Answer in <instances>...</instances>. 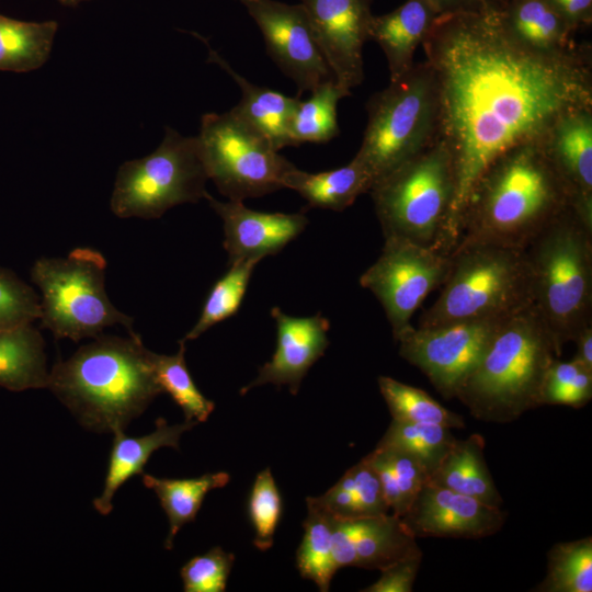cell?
<instances>
[{
    "label": "cell",
    "instance_id": "3",
    "mask_svg": "<svg viewBox=\"0 0 592 592\" xmlns=\"http://www.w3.org/2000/svg\"><path fill=\"white\" fill-rule=\"evenodd\" d=\"M46 387L84 429L112 434L124 431L162 392L150 351L137 333L93 338L53 366Z\"/></svg>",
    "mask_w": 592,
    "mask_h": 592
},
{
    "label": "cell",
    "instance_id": "34",
    "mask_svg": "<svg viewBox=\"0 0 592 592\" xmlns=\"http://www.w3.org/2000/svg\"><path fill=\"white\" fill-rule=\"evenodd\" d=\"M378 386L394 420L434 423L449 429L465 426L462 415L446 409L420 388L388 376H379Z\"/></svg>",
    "mask_w": 592,
    "mask_h": 592
},
{
    "label": "cell",
    "instance_id": "11",
    "mask_svg": "<svg viewBox=\"0 0 592 592\" xmlns=\"http://www.w3.org/2000/svg\"><path fill=\"white\" fill-rule=\"evenodd\" d=\"M196 137L208 180L230 201L284 189V177L295 167L231 111L204 114Z\"/></svg>",
    "mask_w": 592,
    "mask_h": 592
},
{
    "label": "cell",
    "instance_id": "4",
    "mask_svg": "<svg viewBox=\"0 0 592 592\" xmlns=\"http://www.w3.org/2000/svg\"><path fill=\"white\" fill-rule=\"evenodd\" d=\"M560 355L530 306L499 325L483 356L455 397L478 419L510 422L542 406L546 373Z\"/></svg>",
    "mask_w": 592,
    "mask_h": 592
},
{
    "label": "cell",
    "instance_id": "21",
    "mask_svg": "<svg viewBox=\"0 0 592 592\" xmlns=\"http://www.w3.org/2000/svg\"><path fill=\"white\" fill-rule=\"evenodd\" d=\"M439 15L431 0H407L389 13L373 15L368 38L384 52L390 81L412 68L414 53L431 33Z\"/></svg>",
    "mask_w": 592,
    "mask_h": 592
},
{
    "label": "cell",
    "instance_id": "46",
    "mask_svg": "<svg viewBox=\"0 0 592 592\" xmlns=\"http://www.w3.org/2000/svg\"><path fill=\"white\" fill-rule=\"evenodd\" d=\"M505 0H431L440 14L476 11L503 3Z\"/></svg>",
    "mask_w": 592,
    "mask_h": 592
},
{
    "label": "cell",
    "instance_id": "43",
    "mask_svg": "<svg viewBox=\"0 0 592 592\" xmlns=\"http://www.w3.org/2000/svg\"><path fill=\"white\" fill-rule=\"evenodd\" d=\"M307 498L334 520L358 519L350 470L323 494Z\"/></svg>",
    "mask_w": 592,
    "mask_h": 592
},
{
    "label": "cell",
    "instance_id": "25",
    "mask_svg": "<svg viewBox=\"0 0 592 592\" xmlns=\"http://www.w3.org/2000/svg\"><path fill=\"white\" fill-rule=\"evenodd\" d=\"M485 441L478 434L455 440L429 481L500 508L502 498L493 482L483 456Z\"/></svg>",
    "mask_w": 592,
    "mask_h": 592
},
{
    "label": "cell",
    "instance_id": "40",
    "mask_svg": "<svg viewBox=\"0 0 592 592\" xmlns=\"http://www.w3.org/2000/svg\"><path fill=\"white\" fill-rule=\"evenodd\" d=\"M235 561L232 553L215 546L191 558L180 570L185 592H224Z\"/></svg>",
    "mask_w": 592,
    "mask_h": 592
},
{
    "label": "cell",
    "instance_id": "41",
    "mask_svg": "<svg viewBox=\"0 0 592 592\" xmlns=\"http://www.w3.org/2000/svg\"><path fill=\"white\" fill-rule=\"evenodd\" d=\"M38 317L34 289L11 270L0 267V330L32 323Z\"/></svg>",
    "mask_w": 592,
    "mask_h": 592
},
{
    "label": "cell",
    "instance_id": "6",
    "mask_svg": "<svg viewBox=\"0 0 592 592\" xmlns=\"http://www.w3.org/2000/svg\"><path fill=\"white\" fill-rule=\"evenodd\" d=\"M437 299L419 319L420 328L458 321L504 319L532 306L523 250L457 246Z\"/></svg>",
    "mask_w": 592,
    "mask_h": 592
},
{
    "label": "cell",
    "instance_id": "31",
    "mask_svg": "<svg viewBox=\"0 0 592 592\" xmlns=\"http://www.w3.org/2000/svg\"><path fill=\"white\" fill-rule=\"evenodd\" d=\"M304 536L296 551V566L304 579L327 592L338 570L333 561V517L306 498Z\"/></svg>",
    "mask_w": 592,
    "mask_h": 592
},
{
    "label": "cell",
    "instance_id": "29",
    "mask_svg": "<svg viewBox=\"0 0 592 592\" xmlns=\"http://www.w3.org/2000/svg\"><path fill=\"white\" fill-rule=\"evenodd\" d=\"M376 471L392 514L403 516L429 480L422 464L409 453L385 445L365 456Z\"/></svg>",
    "mask_w": 592,
    "mask_h": 592
},
{
    "label": "cell",
    "instance_id": "36",
    "mask_svg": "<svg viewBox=\"0 0 592 592\" xmlns=\"http://www.w3.org/2000/svg\"><path fill=\"white\" fill-rule=\"evenodd\" d=\"M543 592L592 591V538L558 543L548 553L547 574L537 587Z\"/></svg>",
    "mask_w": 592,
    "mask_h": 592
},
{
    "label": "cell",
    "instance_id": "33",
    "mask_svg": "<svg viewBox=\"0 0 592 592\" xmlns=\"http://www.w3.org/2000/svg\"><path fill=\"white\" fill-rule=\"evenodd\" d=\"M175 354H158L150 351L156 378L162 389L183 411L185 421L205 422L215 408L196 387L185 363V341H179Z\"/></svg>",
    "mask_w": 592,
    "mask_h": 592
},
{
    "label": "cell",
    "instance_id": "18",
    "mask_svg": "<svg viewBox=\"0 0 592 592\" xmlns=\"http://www.w3.org/2000/svg\"><path fill=\"white\" fill-rule=\"evenodd\" d=\"M205 198L224 223V248L228 263L261 261L278 253L297 238L308 224L301 213H264L248 208L242 202H220L208 192Z\"/></svg>",
    "mask_w": 592,
    "mask_h": 592
},
{
    "label": "cell",
    "instance_id": "14",
    "mask_svg": "<svg viewBox=\"0 0 592 592\" xmlns=\"http://www.w3.org/2000/svg\"><path fill=\"white\" fill-rule=\"evenodd\" d=\"M239 1L260 27L270 57L297 86L298 96L334 80L301 4L275 0Z\"/></svg>",
    "mask_w": 592,
    "mask_h": 592
},
{
    "label": "cell",
    "instance_id": "32",
    "mask_svg": "<svg viewBox=\"0 0 592 592\" xmlns=\"http://www.w3.org/2000/svg\"><path fill=\"white\" fill-rule=\"evenodd\" d=\"M310 96L296 104L289 123L293 146L303 143H327L340 133L337 106L342 98L351 95L334 80L327 81L312 91Z\"/></svg>",
    "mask_w": 592,
    "mask_h": 592
},
{
    "label": "cell",
    "instance_id": "15",
    "mask_svg": "<svg viewBox=\"0 0 592 592\" xmlns=\"http://www.w3.org/2000/svg\"><path fill=\"white\" fill-rule=\"evenodd\" d=\"M373 0H301L315 41L335 83L351 93L364 79Z\"/></svg>",
    "mask_w": 592,
    "mask_h": 592
},
{
    "label": "cell",
    "instance_id": "12",
    "mask_svg": "<svg viewBox=\"0 0 592 592\" xmlns=\"http://www.w3.org/2000/svg\"><path fill=\"white\" fill-rule=\"evenodd\" d=\"M451 254L398 238H385L378 259L361 275L360 284L380 301L395 341L412 325L411 317L426 296L442 286Z\"/></svg>",
    "mask_w": 592,
    "mask_h": 592
},
{
    "label": "cell",
    "instance_id": "47",
    "mask_svg": "<svg viewBox=\"0 0 592 592\" xmlns=\"http://www.w3.org/2000/svg\"><path fill=\"white\" fill-rule=\"evenodd\" d=\"M577 346L572 360L592 372V325L585 327L573 340Z\"/></svg>",
    "mask_w": 592,
    "mask_h": 592
},
{
    "label": "cell",
    "instance_id": "28",
    "mask_svg": "<svg viewBox=\"0 0 592 592\" xmlns=\"http://www.w3.org/2000/svg\"><path fill=\"white\" fill-rule=\"evenodd\" d=\"M143 483L151 489L169 521V532L164 540V548H173V540L178 532L190 522H193L202 506L206 494L225 487L230 476L226 471L207 473L193 478H159L149 474H141Z\"/></svg>",
    "mask_w": 592,
    "mask_h": 592
},
{
    "label": "cell",
    "instance_id": "45",
    "mask_svg": "<svg viewBox=\"0 0 592 592\" xmlns=\"http://www.w3.org/2000/svg\"><path fill=\"white\" fill-rule=\"evenodd\" d=\"M576 32L592 23V0H545Z\"/></svg>",
    "mask_w": 592,
    "mask_h": 592
},
{
    "label": "cell",
    "instance_id": "48",
    "mask_svg": "<svg viewBox=\"0 0 592 592\" xmlns=\"http://www.w3.org/2000/svg\"><path fill=\"white\" fill-rule=\"evenodd\" d=\"M61 4L65 5H77L78 3L86 1V0H58Z\"/></svg>",
    "mask_w": 592,
    "mask_h": 592
},
{
    "label": "cell",
    "instance_id": "5",
    "mask_svg": "<svg viewBox=\"0 0 592 592\" xmlns=\"http://www.w3.org/2000/svg\"><path fill=\"white\" fill-rule=\"evenodd\" d=\"M523 251L532 307L562 353L592 325V225L570 206Z\"/></svg>",
    "mask_w": 592,
    "mask_h": 592
},
{
    "label": "cell",
    "instance_id": "8",
    "mask_svg": "<svg viewBox=\"0 0 592 592\" xmlns=\"http://www.w3.org/2000/svg\"><path fill=\"white\" fill-rule=\"evenodd\" d=\"M369 193L384 238L403 239L449 254L446 227L454 174L442 139L376 181Z\"/></svg>",
    "mask_w": 592,
    "mask_h": 592
},
{
    "label": "cell",
    "instance_id": "19",
    "mask_svg": "<svg viewBox=\"0 0 592 592\" xmlns=\"http://www.w3.org/2000/svg\"><path fill=\"white\" fill-rule=\"evenodd\" d=\"M271 316L276 325V348L272 358L259 368L258 376L240 389V395L265 384L288 386L298 392L308 369L319 360L329 345V320L320 314L311 317H292L280 307Z\"/></svg>",
    "mask_w": 592,
    "mask_h": 592
},
{
    "label": "cell",
    "instance_id": "13",
    "mask_svg": "<svg viewBox=\"0 0 592 592\" xmlns=\"http://www.w3.org/2000/svg\"><path fill=\"white\" fill-rule=\"evenodd\" d=\"M504 319L466 320L430 328L412 326L397 341L399 354L449 399L478 365Z\"/></svg>",
    "mask_w": 592,
    "mask_h": 592
},
{
    "label": "cell",
    "instance_id": "16",
    "mask_svg": "<svg viewBox=\"0 0 592 592\" xmlns=\"http://www.w3.org/2000/svg\"><path fill=\"white\" fill-rule=\"evenodd\" d=\"M400 519L414 537L480 538L497 533L506 513L428 480Z\"/></svg>",
    "mask_w": 592,
    "mask_h": 592
},
{
    "label": "cell",
    "instance_id": "17",
    "mask_svg": "<svg viewBox=\"0 0 592 592\" xmlns=\"http://www.w3.org/2000/svg\"><path fill=\"white\" fill-rule=\"evenodd\" d=\"M333 561L337 569L353 566L383 570L421 549L395 514L352 520L333 519Z\"/></svg>",
    "mask_w": 592,
    "mask_h": 592
},
{
    "label": "cell",
    "instance_id": "30",
    "mask_svg": "<svg viewBox=\"0 0 592 592\" xmlns=\"http://www.w3.org/2000/svg\"><path fill=\"white\" fill-rule=\"evenodd\" d=\"M57 29L56 21L27 22L0 14V70L39 68L50 54Z\"/></svg>",
    "mask_w": 592,
    "mask_h": 592
},
{
    "label": "cell",
    "instance_id": "2",
    "mask_svg": "<svg viewBox=\"0 0 592 592\" xmlns=\"http://www.w3.org/2000/svg\"><path fill=\"white\" fill-rule=\"evenodd\" d=\"M570 206L569 190L544 141L519 146L497 159L477 181L456 247L489 244L523 250Z\"/></svg>",
    "mask_w": 592,
    "mask_h": 592
},
{
    "label": "cell",
    "instance_id": "7",
    "mask_svg": "<svg viewBox=\"0 0 592 592\" xmlns=\"http://www.w3.org/2000/svg\"><path fill=\"white\" fill-rule=\"evenodd\" d=\"M367 124L356 160L372 185L439 138L440 101L430 64L412 68L366 104Z\"/></svg>",
    "mask_w": 592,
    "mask_h": 592
},
{
    "label": "cell",
    "instance_id": "27",
    "mask_svg": "<svg viewBox=\"0 0 592 592\" xmlns=\"http://www.w3.org/2000/svg\"><path fill=\"white\" fill-rule=\"evenodd\" d=\"M44 346L32 323L0 330V386L12 391L46 387Z\"/></svg>",
    "mask_w": 592,
    "mask_h": 592
},
{
    "label": "cell",
    "instance_id": "39",
    "mask_svg": "<svg viewBox=\"0 0 592 592\" xmlns=\"http://www.w3.org/2000/svg\"><path fill=\"white\" fill-rule=\"evenodd\" d=\"M248 512L255 534L254 546L263 551L270 549L282 515V498L270 467L255 477Z\"/></svg>",
    "mask_w": 592,
    "mask_h": 592
},
{
    "label": "cell",
    "instance_id": "1",
    "mask_svg": "<svg viewBox=\"0 0 592 592\" xmlns=\"http://www.w3.org/2000/svg\"><path fill=\"white\" fill-rule=\"evenodd\" d=\"M503 3L440 14L422 44L437 83L439 138L454 174L448 253L482 173L508 151L544 141L565 113L592 105L590 46L563 55L532 50L504 27Z\"/></svg>",
    "mask_w": 592,
    "mask_h": 592
},
{
    "label": "cell",
    "instance_id": "35",
    "mask_svg": "<svg viewBox=\"0 0 592 592\" xmlns=\"http://www.w3.org/2000/svg\"><path fill=\"white\" fill-rule=\"evenodd\" d=\"M455 440L447 426L392 419L378 444L409 453L422 464L430 477Z\"/></svg>",
    "mask_w": 592,
    "mask_h": 592
},
{
    "label": "cell",
    "instance_id": "23",
    "mask_svg": "<svg viewBox=\"0 0 592 592\" xmlns=\"http://www.w3.org/2000/svg\"><path fill=\"white\" fill-rule=\"evenodd\" d=\"M209 61L217 64L237 82L241 90L239 103L230 111L263 135L276 150L293 146L289 123L299 96H287L278 91L251 83L237 73L210 47Z\"/></svg>",
    "mask_w": 592,
    "mask_h": 592
},
{
    "label": "cell",
    "instance_id": "24",
    "mask_svg": "<svg viewBox=\"0 0 592 592\" xmlns=\"http://www.w3.org/2000/svg\"><path fill=\"white\" fill-rule=\"evenodd\" d=\"M501 16L510 35L532 50L563 55L580 47L574 31L545 0H505Z\"/></svg>",
    "mask_w": 592,
    "mask_h": 592
},
{
    "label": "cell",
    "instance_id": "20",
    "mask_svg": "<svg viewBox=\"0 0 592 592\" xmlns=\"http://www.w3.org/2000/svg\"><path fill=\"white\" fill-rule=\"evenodd\" d=\"M544 146L569 190L573 209L592 225V105L561 115Z\"/></svg>",
    "mask_w": 592,
    "mask_h": 592
},
{
    "label": "cell",
    "instance_id": "44",
    "mask_svg": "<svg viewBox=\"0 0 592 592\" xmlns=\"http://www.w3.org/2000/svg\"><path fill=\"white\" fill-rule=\"evenodd\" d=\"M422 553L408 556L391 566L383 569L379 579L367 588L364 592H410L412 591Z\"/></svg>",
    "mask_w": 592,
    "mask_h": 592
},
{
    "label": "cell",
    "instance_id": "22",
    "mask_svg": "<svg viewBox=\"0 0 592 592\" xmlns=\"http://www.w3.org/2000/svg\"><path fill=\"white\" fill-rule=\"evenodd\" d=\"M197 424L185 421L169 424L164 418L156 420L155 430L143 436H128L124 431L113 433V444L109 457L102 493L93 500L94 509L107 515L113 509V497L132 477L144 474L150 456L161 447L178 449L182 434Z\"/></svg>",
    "mask_w": 592,
    "mask_h": 592
},
{
    "label": "cell",
    "instance_id": "26",
    "mask_svg": "<svg viewBox=\"0 0 592 592\" xmlns=\"http://www.w3.org/2000/svg\"><path fill=\"white\" fill-rule=\"evenodd\" d=\"M284 187L296 191L311 207L341 212L363 193L369 192L372 181L354 159L346 166L309 173L294 167L283 180Z\"/></svg>",
    "mask_w": 592,
    "mask_h": 592
},
{
    "label": "cell",
    "instance_id": "42",
    "mask_svg": "<svg viewBox=\"0 0 592 592\" xmlns=\"http://www.w3.org/2000/svg\"><path fill=\"white\" fill-rule=\"evenodd\" d=\"M349 470L353 478L358 519L387 514L389 506L382 483L367 459L364 457Z\"/></svg>",
    "mask_w": 592,
    "mask_h": 592
},
{
    "label": "cell",
    "instance_id": "37",
    "mask_svg": "<svg viewBox=\"0 0 592 592\" xmlns=\"http://www.w3.org/2000/svg\"><path fill=\"white\" fill-rule=\"evenodd\" d=\"M258 262L246 260L230 264V269L213 285L198 320L183 341L195 340L214 325L236 315Z\"/></svg>",
    "mask_w": 592,
    "mask_h": 592
},
{
    "label": "cell",
    "instance_id": "10",
    "mask_svg": "<svg viewBox=\"0 0 592 592\" xmlns=\"http://www.w3.org/2000/svg\"><path fill=\"white\" fill-rule=\"evenodd\" d=\"M207 180L197 137L166 127L153 152L119 167L110 207L119 218H159L175 205L205 198Z\"/></svg>",
    "mask_w": 592,
    "mask_h": 592
},
{
    "label": "cell",
    "instance_id": "9",
    "mask_svg": "<svg viewBox=\"0 0 592 592\" xmlns=\"http://www.w3.org/2000/svg\"><path fill=\"white\" fill-rule=\"evenodd\" d=\"M106 260L88 247H79L65 258H39L31 267V280L42 293L41 327L56 339L78 342L121 325L129 334L133 318L119 311L105 292Z\"/></svg>",
    "mask_w": 592,
    "mask_h": 592
},
{
    "label": "cell",
    "instance_id": "38",
    "mask_svg": "<svg viewBox=\"0 0 592 592\" xmlns=\"http://www.w3.org/2000/svg\"><path fill=\"white\" fill-rule=\"evenodd\" d=\"M592 398V372L574 360L553 361L542 389V405L580 408Z\"/></svg>",
    "mask_w": 592,
    "mask_h": 592
}]
</instances>
